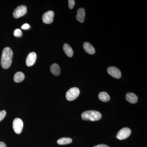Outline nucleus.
<instances>
[{
  "label": "nucleus",
  "instance_id": "6e6552de",
  "mask_svg": "<svg viewBox=\"0 0 147 147\" xmlns=\"http://www.w3.org/2000/svg\"><path fill=\"white\" fill-rule=\"evenodd\" d=\"M108 73L115 79H120L121 76V71L115 67H110L107 69Z\"/></svg>",
  "mask_w": 147,
  "mask_h": 147
},
{
  "label": "nucleus",
  "instance_id": "2eb2a0df",
  "mask_svg": "<svg viewBox=\"0 0 147 147\" xmlns=\"http://www.w3.org/2000/svg\"><path fill=\"white\" fill-rule=\"evenodd\" d=\"M25 79V75L23 72L18 71L16 72L13 77V80L16 83L22 82Z\"/></svg>",
  "mask_w": 147,
  "mask_h": 147
},
{
  "label": "nucleus",
  "instance_id": "4468645a",
  "mask_svg": "<svg viewBox=\"0 0 147 147\" xmlns=\"http://www.w3.org/2000/svg\"><path fill=\"white\" fill-rule=\"evenodd\" d=\"M63 50L67 56L69 57H71L73 55V51L71 47L67 43H65L63 45Z\"/></svg>",
  "mask_w": 147,
  "mask_h": 147
},
{
  "label": "nucleus",
  "instance_id": "4be33fe9",
  "mask_svg": "<svg viewBox=\"0 0 147 147\" xmlns=\"http://www.w3.org/2000/svg\"><path fill=\"white\" fill-rule=\"evenodd\" d=\"M93 147H110L108 146L107 145L105 144H99L97 146H94Z\"/></svg>",
  "mask_w": 147,
  "mask_h": 147
},
{
  "label": "nucleus",
  "instance_id": "20e7f679",
  "mask_svg": "<svg viewBox=\"0 0 147 147\" xmlns=\"http://www.w3.org/2000/svg\"><path fill=\"white\" fill-rule=\"evenodd\" d=\"M23 127L24 123L22 120L18 118L14 119L13 122V128L15 133L17 134H21Z\"/></svg>",
  "mask_w": 147,
  "mask_h": 147
},
{
  "label": "nucleus",
  "instance_id": "ddd939ff",
  "mask_svg": "<svg viewBox=\"0 0 147 147\" xmlns=\"http://www.w3.org/2000/svg\"><path fill=\"white\" fill-rule=\"evenodd\" d=\"M50 70L52 74L55 76H59L61 73V69L57 64H53L50 67Z\"/></svg>",
  "mask_w": 147,
  "mask_h": 147
},
{
  "label": "nucleus",
  "instance_id": "7ed1b4c3",
  "mask_svg": "<svg viewBox=\"0 0 147 147\" xmlns=\"http://www.w3.org/2000/svg\"><path fill=\"white\" fill-rule=\"evenodd\" d=\"M80 90L78 88L74 87L68 90L66 94V98L69 101H71L76 99L79 96Z\"/></svg>",
  "mask_w": 147,
  "mask_h": 147
},
{
  "label": "nucleus",
  "instance_id": "f8f14e48",
  "mask_svg": "<svg viewBox=\"0 0 147 147\" xmlns=\"http://www.w3.org/2000/svg\"><path fill=\"white\" fill-rule=\"evenodd\" d=\"M126 99L131 103H135L138 100V97L133 93H128L126 95Z\"/></svg>",
  "mask_w": 147,
  "mask_h": 147
},
{
  "label": "nucleus",
  "instance_id": "0eeeda50",
  "mask_svg": "<svg viewBox=\"0 0 147 147\" xmlns=\"http://www.w3.org/2000/svg\"><path fill=\"white\" fill-rule=\"evenodd\" d=\"M54 13L53 11H49L45 12L42 16V21L45 24H52L54 20Z\"/></svg>",
  "mask_w": 147,
  "mask_h": 147
},
{
  "label": "nucleus",
  "instance_id": "1a4fd4ad",
  "mask_svg": "<svg viewBox=\"0 0 147 147\" xmlns=\"http://www.w3.org/2000/svg\"><path fill=\"white\" fill-rule=\"evenodd\" d=\"M36 59V54L34 52H32L28 55L26 60V64L27 66L31 67L33 65Z\"/></svg>",
  "mask_w": 147,
  "mask_h": 147
},
{
  "label": "nucleus",
  "instance_id": "5701e85b",
  "mask_svg": "<svg viewBox=\"0 0 147 147\" xmlns=\"http://www.w3.org/2000/svg\"><path fill=\"white\" fill-rule=\"evenodd\" d=\"M0 147H7L5 144L3 142H0Z\"/></svg>",
  "mask_w": 147,
  "mask_h": 147
},
{
  "label": "nucleus",
  "instance_id": "423d86ee",
  "mask_svg": "<svg viewBox=\"0 0 147 147\" xmlns=\"http://www.w3.org/2000/svg\"><path fill=\"white\" fill-rule=\"evenodd\" d=\"M27 12L26 6L20 5L18 7L13 11V15L14 18H18L24 16Z\"/></svg>",
  "mask_w": 147,
  "mask_h": 147
},
{
  "label": "nucleus",
  "instance_id": "412c9836",
  "mask_svg": "<svg viewBox=\"0 0 147 147\" xmlns=\"http://www.w3.org/2000/svg\"><path fill=\"white\" fill-rule=\"evenodd\" d=\"M30 27L29 24H26L23 25L21 27V28L22 29H24V30H27V29H29Z\"/></svg>",
  "mask_w": 147,
  "mask_h": 147
},
{
  "label": "nucleus",
  "instance_id": "9b49d317",
  "mask_svg": "<svg viewBox=\"0 0 147 147\" xmlns=\"http://www.w3.org/2000/svg\"><path fill=\"white\" fill-rule=\"evenodd\" d=\"M83 47L85 51L90 55H94L95 53V49L93 46L89 42H84Z\"/></svg>",
  "mask_w": 147,
  "mask_h": 147
},
{
  "label": "nucleus",
  "instance_id": "39448f33",
  "mask_svg": "<svg viewBox=\"0 0 147 147\" xmlns=\"http://www.w3.org/2000/svg\"><path fill=\"white\" fill-rule=\"evenodd\" d=\"M131 133V130L128 127H124L119 131L117 134V138L119 140H124L128 138Z\"/></svg>",
  "mask_w": 147,
  "mask_h": 147
},
{
  "label": "nucleus",
  "instance_id": "a211bd4d",
  "mask_svg": "<svg viewBox=\"0 0 147 147\" xmlns=\"http://www.w3.org/2000/svg\"><path fill=\"white\" fill-rule=\"evenodd\" d=\"M22 35V32L21 30L19 29L15 30L14 31V35L16 37H21Z\"/></svg>",
  "mask_w": 147,
  "mask_h": 147
},
{
  "label": "nucleus",
  "instance_id": "6ab92c4d",
  "mask_svg": "<svg viewBox=\"0 0 147 147\" xmlns=\"http://www.w3.org/2000/svg\"><path fill=\"white\" fill-rule=\"evenodd\" d=\"M6 115V112L5 110H2L0 111V121L4 118Z\"/></svg>",
  "mask_w": 147,
  "mask_h": 147
},
{
  "label": "nucleus",
  "instance_id": "f03ea898",
  "mask_svg": "<svg viewBox=\"0 0 147 147\" xmlns=\"http://www.w3.org/2000/svg\"><path fill=\"white\" fill-rule=\"evenodd\" d=\"M82 117L84 121H95L99 120L101 118L102 115L100 113L95 110H88L82 113Z\"/></svg>",
  "mask_w": 147,
  "mask_h": 147
},
{
  "label": "nucleus",
  "instance_id": "f3484780",
  "mask_svg": "<svg viewBox=\"0 0 147 147\" xmlns=\"http://www.w3.org/2000/svg\"><path fill=\"white\" fill-rule=\"evenodd\" d=\"M72 142V139L69 137H63L59 139L57 141L58 144L60 145H64L69 144H71Z\"/></svg>",
  "mask_w": 147,
  "mask_h": 147
},
{
  "label": "nucleus",
  "instance_id": "dca6fc26",
  "mask_svg": "<svg viewBox=\"0 0 147 147\" xmlns=\"http://www.w3.org/2000/svg\"><path fill=\"white\" fill-rule=\"evenodd\" d=\"M98 98L101 101L106 102L110 100V96L107 92H100L98 94Z\"/></svg>",
  "mask_w": 147,
  "mask_h": 147
},
{
  "label": "nucleus",
  "instance_id": "9d476101",
  "mask_svg": "<svg viewBox=\"0 0 147 147\" xmlns=\"http://www.w3.org/2000/svg\"><path fill=\"white\" fill-rule=\"evenodd\" d=\"M85 16H86V12L84 8H80L77 11V15L76 18L77 21L81 23H83L85 20Z\"/></svg>",
  "mask_w": 147,
  "mask_h": 147
},
{
  "label": "nucleus",
  "instance_id": "f257e3e1",
  "mask_svg": "<svg viewBox=\"0 0 147 147\" xmlns=\"http://www.w3.org/2000/svg\"><path fill=\"white\" fill-rule=\"evenodd\" d=\"M13 55V52L9 47L4 48L1 58V65L3 68L6 69L10 67L12 63Z\"/></svg>",
  "mask_w": 147,
  "mask_h": 147
},
{
  "label": "nucleus",
  "instance_id": "aec40b11",
  "mask_svg": "<svg viewBox=\"0 0 147 147\" xmlns=\"http://www.w3.org/2000/svg\"><path fill=\"white\" fill-rule=\"evenodd\" d=\"M75 4V1L74 0H69L68 1V5L70 9H72Z\"/></svg>",
  "mask_w": 147,
  "mask_h": 147
}]
</instances>
